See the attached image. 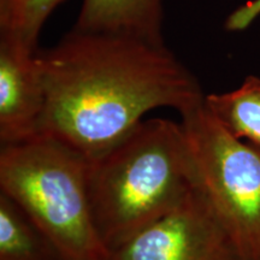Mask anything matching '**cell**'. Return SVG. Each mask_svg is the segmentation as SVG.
<instances>
[{"instance_id":"cell-8","label":"cell","mask_w":260,"mask_h":260,"mask_svg":"<svg viewBox=\"0 0 260 260\" xmlns=\"http://www.w3.org/2000/svg\"><path fill=\"white\" fill-rule=\"evenodd\" d=\"M0 260H63L53 242L14 200L2 191Z\"/></svg>"},{"instance_id":"cell-4","label":"cell","mask_w":260,"mask_h":260,"mask_svg":"<svg viewBox=\"0 0 260 260\" xmlns=\"http://www.w3.org/2000/svg\"><path fill=\"white\" fill-rule=\"evenodd\" d=\"M198 188L246 260H260V149L204 105L181 115Z\"/></svg>"},{"instance_id":"cell-1","label":"cell","mask_w":260,"mask_h":260,"mask_svg":"<svg viewBox=\"0 0 260 260\" xmlns=\"http://www.w3.org/2000/svg\"><path fill=\"white\" fill-rule=\"evenodd\" d=\"M38 58L46 92L40 135L87 158L121 141L152 110L182 115L204 102L199 81L165 44L73 28Z\"/></svg>"},{"instance_id":"cell-7","label":"cell","mask_w":260,"mask_h":260,"mask_svg":"<svg viewBox=\"0 0 260 260\" xmlns=\"http://www.w3.org/2000/svg\"><path fill=\"white\" fill-rule=\"evenodd\" d=\"M162 0H82L74 28L164 44Z\"/></svg>"},{"instance_id":"cell-10","label":"cell","mask_w":260,"mask_h":260,"mask_svg":"<svg viewBox=\"0 0 260 260\" xmlns=\"http://www.w3.org/2000/svg\"><path fill=\"white\" fill-rule=\"evenodd\" d=\"M64 0H0V35L38 48L45 22Z\"/></svg>"},{"instance_id":"cell-2","label":"cell","mask_w":260,"mask_h":260,"mask_svg":"<svg viewBox=\"0 0 260 260\" xmlns=\"http://www.w3.org/2000/svg\"><path fill=\"white\" fill-rule=\"evenodd\" d=\"M198 186L182 123L144 119L88 158V195L98 235L110 252L157 222Z\"/></svg>"},{"instance_id":"cell-9","label":"cell","mask_w":260,"mask_h":260,"mask_svg":"<svg viewBox=\"0 0 260 260\" xmlns=\"http://www.w3.org/2000/svg\"><path fill=\"white\" fill-rule=\"evenodd\" d=\"M204 105L230 134L260 149L259 77H246L232 92L205 95Z\"/></svg>"},{"instance_id":"cell-5","label":"cell","mask_w":260,"mask_h":260,"mask_svg":"<svg viewBox=\"0 0 260 260\" xmlns=\"http://www.w3.org/2000/svg\"><path fill=\"white\" fill-rule=\"evenodd\" d=\"M109 260H246L195 188L175 209L110 252Z\"/></svg>"},{"instance_id":"cell-3","label":"cell","mask_w":260,"mask_h":260,"mask_svg":"<svg viewBox=\"0 0 260 260\" xmlns=\"http://www.w3.org/2000/svg\"><path fill=\"white\" fill-rule=\"evenodd\" d=\"M0 191L30 217L63 260H109L93 223L88 158L45 135L0 149Z\"/></svg>"},{"instance_id":"cell-6","label":"cell","mask_w":260,"mask_h":260,"mask_svg":"<svg viewBox=\"0 0 260 260\" xmlns=\"http://www.w3.org/2000/svg\"><path fill=\"white\" fill-rule=\"evenodd\" d=\"M38 48L0 35V141L15 144L40 135L46 105Z\"/></svg>"}]
</instances>
